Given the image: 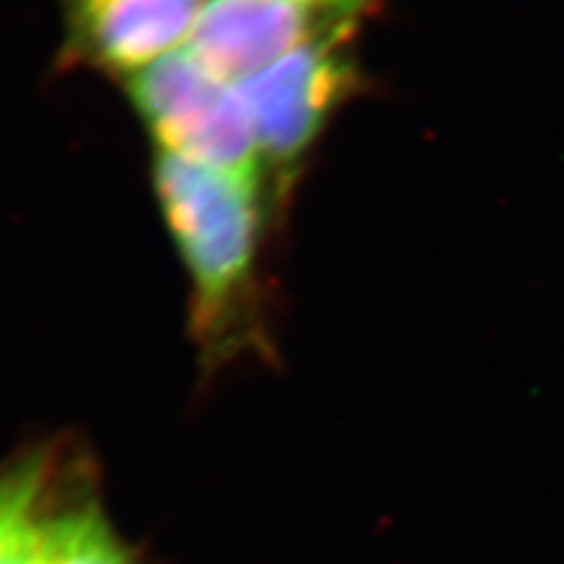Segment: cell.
<instances>
[{
	"label": "cell",
	"mask_w": 564,
	"mask_h": 564,
	"mask_svg": "<svg viewBox=\"0 0 564 564\" xmlns=\"http://www.w3.org/2000/svg\"><path fill=\"white\" fill-rule=\"evenodd\" d=\"M205 0H68L64 55L109 76H137L191 39Z\"/></svg>",
	"instance_id": "obj_5"
},
{
	"label": "cell",
	"mask_w": 564,
	"mask_h": 564,
	"mask_svg": "<svg viewBox=\"0 0 564 564\" xmlns=\"http://www.w3.org/2000/svg\"><path fill=\"white\" fill-rule=\"evenodd\" d=\"M352 3H365V6H369V3H372V0H352Z\"/></svg>",
	"instance_id": "obj_6"
},
{
	"label": "cell",
	"mask_w": 564,
	"mask_h": 564,
	"mask_svg": "<svg viewBox=\"0 0 564 564\" xmlns=\"http://www.w3.org/2000/svg\"><path fill=\"white\" fill-rule=\"evenodd\" d=\"M350 33L329 35L294 50L238 85L250 111L263 176L275 198L294 182L304 155L356 78L346 52Z\"/></svg>",
	"instance_id": "obj_3"
},
{
	"label": "cell",
	"mask_w": 564,
	"mask_h": 564,
	"mask_svg": "<svg viewBox=\"0 0 564 564\" xmlns=\"http://www.w3.org/2000/svg\"><path fill=\"white\" fill-rule=\"evenodd\" d=\"M128 95L158 151L261 191V153L238 85L212 74L186 47L128 78Z\"/></svg>",
	"instance_id": "obj_2"
},
{
	"label": "cell",
	"mask_w": 564,
	"mask_h": 564,
	"mask_svg": "<svg viewBox=\"0 0 564 564\" xmlns=\"http://www.w3.org/2000/svg\"><path fill=\"white\" fill-rule=\"evenodd\" d=\"M367 8L352 0H207L186 50L240 85L299 47L352 33Z\"/></svg>",
	"instance_id": "obj_4"
},
{
	"label": "cell",
	"mask_w": 564,
	"mask_h": 564,
	"mask_svg": "<svg viewBox=\"0 0 564 564\" xmlns=\"http://www.w3.org/2000/svg\"><path fill=\"white\" fill-rule=\"evenodd\" d=\"M153 186L191 278V337L212 372L261 341L252 315L261 191L163 151Z\"/></svg>",
	"instance_id": "obj_1"
}]
</instances>
